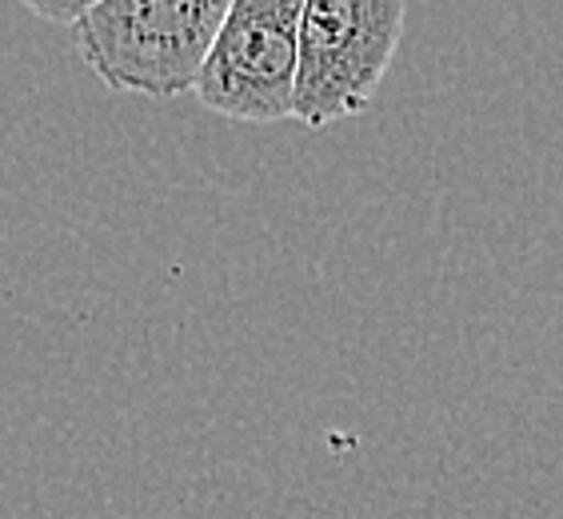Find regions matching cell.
Listing matches in <instances>:
<instances>
[{
    "instance_id": "obj_3",
    "label": "cell",
    "mask_w": 563,
    "mask_h": 519,
    "mask_svg": "<svg viewBox=\"0 0 563 519\" xmlns=\"http://www.w3.org/2000/svg\"><path fill=\"white\" fill-rule=\"evenodd\" d=\"M300 16V0H232L196 80V100L240 124L292 120Z\"/></svg>"
},
{
    "instance_id": "obj_2",
    "label": "cell",
    "mask_w": 563,
    "mask_h": 519,
    "mask_svg": "<svg viewBox=\"0 0 563 519\" xmlns=\"http://www.w3.org/2000/svg\"><path fill=\"white\" fill-rule=\"evenodd\" d=\"M400 41V0H308L300 16L292 120H300L303 129H328L364 112Z\"/></svg>"
},
{
    "instance_id": "obj_4",
    "label": "cell",
    "mask_w": 563,
    "mask_h": 519,
    "mask_svg": "<svg viewBox=\"0 0 563 519\" xmlns=\"http://www.w3.org/2000/svg\"><path fill=\"white\" fill-rule=\"evenodd\" d=\"M29 9L36 16H44V21H65L68 29H76V21L88 12V4H29Z\"/></svg>"
},
{
    "instance_id": "obj_1",
    "label": "cell",
    "mask_w": 563,
    "mask_h": 519,
    "mask_svg": "<svg viewBox=\"0 0 563 519\" xmlns=\"http://www.w3.org/2000/svg\"><path fill=\"white\" fill-rule=\"evenodd\" d=\"M228 9V0H97L73 36L109 92L168 100L196 92Z\"/></svg>"
}]
</instances>
